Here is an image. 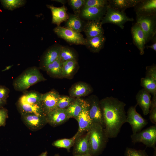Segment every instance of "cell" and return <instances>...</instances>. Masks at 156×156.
I'll use <instances>...</instances> for the list:
<instances>
[{"mask_svg":"<svg viewBox=\"0 0 156 156\" xmlns=\"http://www.w3.org/2000/svg\"><path fill=\"white\" fill-rule=\"evenodd\" d=\"M38 156H47V151H45L42 153Z\"/></svg>","mask_w":156,"mask_h":156,"instance_id":"obj_46","label":"cell"},{"mask_svg":"<svg viewBox=\"0 0 156 156\" xmlns=\"http://www.w3.org/2000/svg\"><path fill=\"white\" fill-rule=\"evenodd\" d=\"M6 103V101H4L0 99V108L3 107V106Z\"/></svg>","mask_w":156,"mask_h":156,"instance_id":"obj_45","label":"cell"},{"mask_svg":"<svg viewBox=\"0 0 156 156\" xmlns=\"http://www.w3.org/2000/svg\"><path fill=\"white\" fill-rule=\"evenodd\" d=\"M46 80L38 68L32 67L27 69L19 75L14 81L13 86L16 90L22 91Z\"/></svg>","mask_w":156,"mask_h":156,"instance_id":"obj_3","label":"cell"},{"mask_svg":"<svg viewBox=\"0 0 156 156\" xmlns=\"http://www.w3.org/2000/svg\"><path fill=\"white\" fill-rule=\"evenodd\" d=\"M107 7H94L84 6L81 10L80 17L88 21L96 20L101 21L105 15L107 10Z\"/></svg>","mask_w":156,"mask_h":156,"instance_id":"obj_12","label":"cell"},{"mask_svg":"<svg viewBox=\"0 0 156 156\" xmlns=\"http://www.w3.org/2000/svg\"><path fill=\"white\" fill-rule=\"evenodd\" d=\"M86 23L80 17L79 14H71L66 21L65 27L81 33L83 31Z\"/></svg>","mask_w":156,"mask_h":156,"instance_id":"obj_24","label":"cell"},{"mask_svg":"<svg viewBox=\"0 0 156 156\" xmlns=\"http://www.w3.org/2000/svg\"><path fill=\"white\" fill-rule=\"evenodd\" d=\"M9 92V89L5 86L0 85V99L6 101Z\"/></svg>","mask_w":156,"mask_h":156,"instance_id":"obj_42","label":"cell"},{"mask_svg":"<svg viewBox=\"0 0 156 156\" xmlns=\"http://www.w3.org/2000/svg\"><path fill=\"white\" fill-rule=\"evenodd\" d=\"M125 156H149L145 150H137L127 147L125 152Z\"/></svg>","mask_w":156,"mask_h":156,"instance_id":"obj_39","label":"cell"},{"mask_svg":"<svg viewBox=\"0 0 156 156\" xmlns=\"http://www.w3.org/2000/svg\"><path fill=\"white\" fill-rule=\"evenodd\" d=\"M0 1L4 8L10 10H13L24 6L26 2L24 0H1Z\"/></svg>","mask_w":156,"mask_h":156,"instance_id":"obj_34","label":"cell"},{"mask_svg":"<svg viewBox=\"0 0 156 156\" xmlns=\"http://www.w3.org/2000/svg\"><path fill=\"white\" fill-rule=\"evenodd\" d=\"M108 138L104 128L100 125L92 123L90 131L89 154L91 156L101 154L106 146Z\"/></svg>","mask_w":156,"mask_h":156,"instance_id":"obj_2","label":"cell"},{"mask_svg":"<svg viewBox=\"0 0 156 156\" xmlns=\"http://www.w3.org/2000/svg\"><path fill=\"white\" fill-rule=\"evenodd\" d=\"M54 156H60V155L58 154H55Z\"/></svg>","mask_w":156,"mask_h":156,"instance_id":"obj_48","label":"cell"},{"mask_svg":"<svg viewBox=\"0 0 156 156\" xmlns=\"http://www.w3.org/2000/svg\"><path fill=\"white\" fill-rule=\"evenodd\" d=\"M131 32L134 44L139 50L140 55H143L146 43L143 31L140 25L136 23L132 27Z\"/></svg>","mask_w":156,"mask_h":156,"instance_id":"obj_16","label":"cell"},{"mask_svg":"<svg viewBox=\"0 0 156 156\" xmlns=\"http://www.w3.org/2000/svg\"><path fill=\"white\" fill-rule=\"evenodd\" d=\"M7 110L3 107L0 108V127L4 126L8 117Z\"/></svg>","mask_w":156,"mask_h":156,"instance_id":"obj_41","label":"cell"},{"mask_svg":"<svg viewBox=\"0 0 156 156\" xmlns=\"http://www.w3.org/2000/svg\"><path fill=\"white\" fill-rule=\"evenodd\" d=\"M18 105L21 113H33L41 116H46L40 105L29 104L19 100Z\"/></svg>","mask_w":156,"mask_h":156,"instance_id":"obj_25","label":"cell"},{"mask_svg":"<svg viewBox=\"0 0 156 156\" xmlns=\"http://www.w3.org/2000/svg\"><path fill=\"white\" fill-rule=\"evenodd\" d=\"M53 31L59 37L70 44L85 45V38L81 33L60 26L55 27Z\"/></svg>","mask_w":156,"mask_h":156,"instance_id":"obj_7","label":"cell"},{"mask_svg":"<svg viewBox=\"0 0 156 156\" xmlns=\"http://www.w3.org/2000/svg\"><path fill=\"white\" fill-rule=\"evenodd\" d=\"M149 112V119L151 122L156 125V94L153 95Z\"/></svg>","mask_w":156,"mask_h":156,"instance_id":"obj_38","label":"cell"},{"mask_svg":"<svg viewBox=\"0 0 156 156\" xmlns=\"http://www.w3.org/2000/svg\"><path fill=\"white\" fill-rule=\"evenodd\" d=\"M42 94L36 92H31L23 95L19 99L29 104L41 105Z\"/></svg>","mask_w":156,"mask_h":156,"instance_id":"obj_32","label":"cell"},{"mask_svg":"<svg viewBox=\"0 0 156 156\" xmlns=\"http://www.w3.org/2000/svg\"><path fill=\"white\" fill-rule=\"evenodd\" d=\"M46 6L51 11L53 24L60 26L61 23L66 22L68 19L69 15L67 12V8L64 5L60 7L50 5H47Z\"/></svg>","mask_w":156,"mask_h":156,"instance_id":"obj_20","label":"cell"},{"mask_svg":"<svg viewBox=\"0 0 156 156\" xmlns=\"http://www.w3.org/2000/svg\"><path fill=\"white\" fill-rule=\"evenodd\" d=\"M93 92V89L88 83L79 82L73 85L69 91V96L75 98H81L88 96Z\"/></svg>","mask_w":156,"mask_h":156,"instance_id":"obj_18","label":"cell"},{"mask_svg":"<svg viewBox=\"0 0 156 156\" xmlns=\"http://www.w3.org/2000/svg\"><path fill=\"white\" fill-rule=\"evenodd\" d=\"M146 77L150 79L156 81V65L153 64L151 65L147 66L146 68Z\"/></svg>","mask_w":156,"mask_h":156,"instance_id":"obj_40","label":"cell"},{"mask_svg":"<svg viewBox=\"0 0 156 156\" xmlns=\"http://www.w3.org/2000/svg\"><path fill=\"white\" fill-rule=\"evenodd\" d=\"M133 143L141 142L147 147L156 148V125L150 126L146 129L131 135Z\"/></svg>","mask_w":156,"mask_h":156,"instance_id":"obj_6","label":"cell"},{"mask_svg":"<svg viewBox=\"0 0 156 156\" xmlns=\"http://www.w3.org/2000/svg\"><path fill=\"white\" fill-rule=\"evenodd\" d=\"M105 125L104 129L108 138L116 137L123 125L127 122L125 110L126 104L111 96L100 101Z\"/></svg>","mask_w":156,"mask_h":156,"instance_id":"obj_1","label":"cell"},{"mask_svg":"<svg viewBox=\"0 0 156 156\" xmlns=\"http://www.w3.org/2000/svg\"><path fill=\"white\" fill-rule=\"evenodd\" d=\"M62 46L59 44H55L46 50L41 60V64L44 67L53 62L59 57Z\"/></svg>","mask_w":156,"mask_h":156,"instance_id":"obj_22","label":"cell"},{"mask_svg":"<svg viewBox=\"0 0 156 156\" xmlns=\"http://www.w3.org/2000/svg\"><path fill=\"white\" fill-rule=\"evenodd\" d=\"M62 64L63 62L59 57L55 61L48 64L44 68L48 74L53 77H62Z\"/></svg>","mask_w":156,"mask_h":156,"instance_id":"obj_27","label":"cell"},{"mask_svg":"<svg viewBox=\"0 0 156 156\" xmlns=\"http://www.w3.org/2000/svg\"><path fill=\"white\" fill-rule=\"evenodd\" d=\"M153 43L151 45L147 46L146 47L147 48H151L155 52L156 51V38L155 36L153 39Z\"/></svg>","mask_w":156,"mask_h":156,"instance_id":"obj_43","label":"cell"},{"mask_svg":"<svg viewBox=\"0 0 156 156\" xmlns=\"http://www.w3.org/2000/svg\"><path fill=\"white\" fill-rule=\"evenodd\" d=\"M53 1H55L60 3L64 5L68 2V1L65 0H53Z\"/></svg>","mask_w":156,"mask_h":156,"instance_id":"obj_44","label":"cell"},{"mask_svg":"<svg viewBox=\"0 0 156 156\" xmlns=\"http://www.w3.org/2000/svg\"><path fill=\"white\" fill-rule=\"evenodd\" d=\"M77 137L75 134L70 138H64L57 140L52 143V145L58 148H62L67 149L69 152L70 148L73 146Z\"/></svg>","mask_w":156,"mask_h":156,"instance_id":"obj_31","label":"cell"},{"mask_svg":"<svg viewBox=\"0 0 156 156\" xmlns=\"http://www.w3.org/2000/svg\"><path fill=\"white\" fill-rule=\"evenodd\" d=\"M140 85L153 95L156 94V81L146 77H142L140 79Z\"/></svg>","mask_w":156,"mask_h":156,"instance_id":"obj_33","label":"cell"},{"mask_svg":"<svg viewBox=\"0 0 156 156\" xmlns=\"http://www.w3.org/2000/svg\"><path fill=\"white\" fill-rule=\"evenodd\" d=\"M21 118L28 128L33 131L41 129L47 123L46 116L24 113L21 114Z\"/></svg>","mask_w":156,"mask_h":156,"instance_id":"obj_11","label":"cell"},{"mask_svg":"<svg viewBox=\"0 0 156 156\" xmlns=\"http://www.w3.org/2000/svg\"><path fill=\"white\" fill-rule=\"evenodd\" d=\"M60 96L59 93L54 90L42 94L41 105L46 115L56 109Z\"/></svg>","mask_w":156,"mask_h":156,"instance_id":"obj_13","label":"cell"},{"mask_svg":"<svg viewBox=\"0 0 156 156\" xmlns=\"http://www.w3.org/2000/svg\"><path fill=\"white\" fill-rule=\"evenodd\" d=\"M46 117L47 123L53 127L64 123L70 118L66 109H55L48 113Z\"/></svg>","mask_w":156,"mask_h":156,"instance_id":"obj_14","label":"cell"},{"mask_svg":"<svg viewBox=\"0 0 156 156\" xmlns=\"http://www.w3.org/2000/svg\"><path fill=\"white\" fill-rule=\"evenodd\" d=\"M74 156H91L89 154H87L82 155H75Z\"/></svg>","mask_w":156,"mask_h":156,"instance_id":"obj_47","label":"cell"},{"mask_svg":"<svg viewBox=\"0 0 156 156\" xmlns=\"http://www.w3.org/2000/svg\"><path fill=\"white\" fill-rule=\"evenodd\" d=\"M140 0H109L108 5L117 10L124 11L127 8L134 7Z\"/></svg>","mask_w":156,"mask_h":156,"instance_id":"obj_26","label":"cell"},{"mask_svg":"<svg viewBox=\"0 0 156 156\" xmlns=\"http://www.w3.org/2000/svg\"><path fill=\"white\" fill-rule=\"evenodd\" d=\"M89 104L84 100L81 112L75 119L77 121L79 128L75 134L77 137L79 136L90 130L92 123L89 114Z\"/></svg>","mask_w":156,"mask_h":156,"instance_id":"obj_8","label":"cell"},{"mask_svg":"<svg viewBox=\"0 0 156 156\" xmlns=\"http://www.w3.org/2000/svg\"><path fill=\"white\" fill-rule=\"evenodd\" d=\"M90 131L76 138L74 146V155L89 153Z\"/></svg>","mask_w":156,"mask_h":156,"instance_id":"obj_17","label":"cell"},{"mask_svg":"<svg viewBox=\"0 0 156 156\" xmlns=\"http://www.w3.org/2000/svg\"><path fill=\"white\" fill-rule=\"evenodd\" d=\"M68 2L74 14H79L81 10L84 6L85 0H69Z\"/></svg>","mask_w":156,"mask_h":156,"instance_id":"obj_36","label":"cell"},{"mask_svg":"<svg viewBox=\"0 0 156 156\" xmlns=\"http://www.w3.org/2000/svg\"><path fill=\"white\" fill-rule=\"evenodd\" d=\"M89 104V114L92 123L101 125L104 128L100 101L97 96L92 95L86 100Z\"/></svg>","mask_w":156,"mask_h":156,"instance_id":"obj_10","label":"cell"},{"mask_svg":"<svg viewBox=\"0 0 156 156\" xmlns=\"http://www.w3.org/2000/svg\"><path fill=\"white\" fill-rule=\"evenodd\" d=\"M84 100L81 98H76L66 108L70 118L76 119L81 111Z\"/></svg>","mask_w":156,"mask_h":156,"instance_id":"obj_29","label":"cell"},{"mask_svg":"<svg viewBox=\"0 0 156 156\" xmlns=\"http://www.w3.org/2000/svg\"><path fill=\"white\" fill-rule=\"evenodd\" d=\"M75 98L70 96L60 95L56 109H66Z\"/></svg>","mask_w":156,"mask_h":156,"instance_id":"obj_35","label":"cell"},{"mask_svg":"<svg viewBox=\"0 0 156 156\" xmlns=\"http://www.w3.org/2000/svg\"><path fill=\"white\" fill-rule=\"evenodd\" d=\"M132 18L127 16L124 12L120 11L112 8L108 5L106 13L101 21L102 24L107 23H112L123 29L124 25L128 21H133Z\"/></svg>","mask_w":156,"mask_h":156,"instance_id":"obj_5","label":"cell"},{"mask_svg":"<svg viewBox=\"0 0 156 156\" xmlns=\"http://www.w3.org/2000/svg\"><path fill=\"white\" fill-rule=\"evenodd\" d=\"M137 105L142 110L143 114L146 115L149 114L151 103L150 94L142 88L138 92L136 96Z\"/></svg>","mask_w":156,"mask_h":156,"instance_id":"obj_21","label":"cell"},{"mask_svg":"<svg viewBox=\"0 0 156 156\" xmlns=\"http://www.w3.org/2000/svg\"><path fill=\"white\" fill-rule=\"evenodd\" d=\"M85 45L91 52L94 53L99 52L103 47L106 38L103 35L93 37H86Z\"/></svg>","mask_w":156,"mask_h":156,"instance_id":"obj_23","label":"cell"},{"mask_svg":"<svg viewBox=\"0 0 156 156\" xmlns=\"http://www.w3.org/2000/svg\"><path fill=\"white\" fill-rule=\"evenodd\" d=\"M136 15L153 16L156 15V0H140L135 6Z\"/></svg>","mask_w":156,"mask_h":156,"instance_id":"obj_15","label":"cell"},{"mask_svg":"<svg viewBox=\"0 0 156 156\" xmlns=\"http://www.w3.org/2000/svg\"><path fill=\"white\" fill-rule=\"evenodd\" d=\"M137 105L130 106L127 112V122L130 125L133 134L141 131L148 124L147 120L136 111Z\"/></svg>","mask_w":156,"mask_h":156,"instance_id":"obj_9","label":"cell"},{"mask_svg":"<svg viewBox=\"0 0 156 156\" xmlns=\"http://www.w3.org/2000/svg\"><path fill=\"white\" fill-rule=\"evenodd\" d=\"M59 57L62 62L68 60L77 61L78 55L73 48L68 46L61 47Z\"/></svg>","mask_w":156,"mask_h":156,"instance_id":"obj_30","label":"cell"},{"mask_svg":"<svg viewBox=\"0 0 156 156\" xmlns=\"http://www.w3.org/2000/svg\"><path fill=\"white\" fill-rule=\"evenodd\" d=\"M101 20L87 21L86 23L83 31L86 37H93L103 35L104 31Z\"/></svg>","mask_w":156,"mask_h":156,"instance_id":"obj_19","label":"cell"},{"mask_svg":"<svg viewBox=\"0 0 156 156\" xmlns=\"http://www.w3.org/2000/svg\"><path fill=\"white\" fill-rule=\"evenodd\" d=\"M108 5V0H85L84 6L100 8L107 7Z\"/></svg>","mask_w":156,"mask_h":156,"instance_id":"obj_37","label":"cell"},{"mask_svg":"<svg viewBox=\"0 0 156 156\" xmlns=\"http://www.w3.org/2000/svg\"><path fill=\"white\" fill-rule=\"evenodd\" d=\"M136 23L140 26L145 37L146 43L156 36V15L153 16L136 15Z\"/></svg>","mask_w":156,"mask_h":156,"instance_id":"obj_4","label":"cell"},{"mask_svg":"<svg viewBox=\"0 0 156 156\" xmlns=\"http://www.w3.org/2000/svg\"><path fill=\"white\" fill-rule=\"evenodd\" d=\"M77 61L68 60L63 62L62 77L65 78H71L78 69Z\"/></svg>","mask_w":156,"mask_h":156,"instance_id":"obj_28","label":"cell"}]
</instances>
